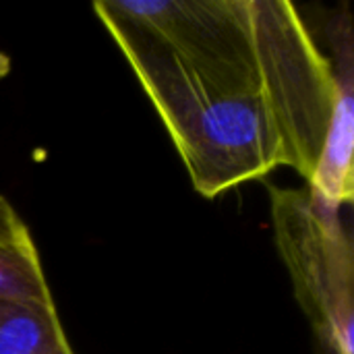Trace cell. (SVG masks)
<instances>
[{
  "instance_id": "cell-3",
  "label": "cell",
  "mask_w": 354,
  "mask_h": 354,
  "mask_svg": "<svg viewBox=\"0 0 354 354\" xmlns=\"http://www.w3.org/2000/svg\"><path fill=\"white\" fill-rule=\"evenodd\" d=\"M338 93L332 110V118L326 131V139L309 178V191L330 207L340 209L354 197V77H353V29L351 19L334 31Z\"/></svg>"
},
{
  "instance_id": "cell-4",
  "label": "cell",
  "mask_w": 354,
  "mask_h": 354,
  "mask_svg": "<svg viewBox=\"0 0 354 354\" xmlns=\"http://www.w3.org/2000/svg\"><path fill=\"white\" fill-rule=\"evenodd\" d=\"M0 354H75L52 297H0Z\"/></svg>"
},
{
  "instance_id": "cell-2",
  "label": "cell",
  "mask_w": 354,
  "mask_h": 354,
  "mask_svg": "<svg viewBox=\"0 0 354 354\" xmlns=\"http://www.w3.org/2000/svg\"><path fill=\"white\" fill-rule=\"evenodd\" d=\"M278 253L324 354H354L353 243L340 209L309 189L268 187Z\"/></svg>"
},
{
  "instance_id": "cell-1",
  "label": "cell",
  "mask_w": 354,
  "mask_h": 354,
  "mask_svg": "<svg viewBox=\"0 0 354 354\" xmlns=\"http://www.w3.org/2000/svg\"><path fill=\"white\" fill-rule=\"evenodd\" d=\"M160 118L216 95L272 93L319 158L338 71L301 15L272 0L93 4Z\"/></svg>"
},
{
  "instance_id": "cell-5",
  "label": "cell",
  "mask_w": 354,
  "mask_h": 354,
  "mask_svg": "<svg viewBox=\"0 0 354 354\" xmlns=\"http://www.w3.org/2000/svg\"><path fill=\"white\" fill-rule=\"evenodd\" d=\"M0 297L4 299H50L48 280L37 247L17 214L0 195Z\"/></svg>"
}]
</instances>
